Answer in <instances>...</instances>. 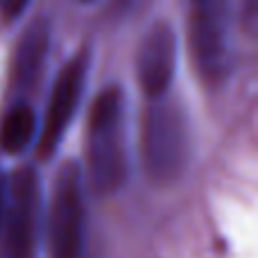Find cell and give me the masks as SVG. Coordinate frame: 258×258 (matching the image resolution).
<instances>
[{
  "mask_svg": "<svg viewBox=\"0 0 258 258\" xmlns=\"http://www.w3.org/2000/svg\"><path fill=\"white\" fill-rule=\"evenodd\" d=\"M82 3H91V0H82Z\"/></svg>",
  "mask_w": 258,
  "mask_h": 258,
  "instance_id": "7c38bea8",
  "label": "cell"
},
{
  "mask_svg": "<svg viewBox=\"0 0 258 258\" xmlns=\"http://www.w3.org/2000/svg\"><path fill=\"white\" fill-rule=\"evenodd\" d=\"M45 247L50 258H80L84 247L82 168L68 159L59 165L45 213Z\"/></svg>",
  "mask_w": 258,
  "mask_h": 258,
  "instance_id": "277c9868",
  "label": "cell"
},
{
  "mask_svg": "<svg viewBox=\"0 0 258 258\" xmlns=\"http://www.w3.org/2000/svg\"><path fill=\"white\" fill-rule=\"evenodd\" d=\"M36 113L30 102L18 100L5 111L0 120V150L9 156L21 154L36 138Z\"/></svg>",
  "mask_w": 258,
  "mask_h": 258,
  "instance_id": "9c48e42d",
  "label": "cell"
},
{
  "mask_svg": "<svg viewBox=\"0 0 258 258\" xmlns=\"http://www.w3.org/2000/svg\"><path fill=\"white\" fill-rule=\"evenodd\" d=\"M179 43L174 27L168 21L150 25L136 50V80L147 100L168 93L177 71Z\"/></svg>",
  "mask_w": 258,
  "mask_h": 258,
  "instance_id": "52a82bcc",
  "label": "cell"
},
{
  "mask_svg": "<svg viewBox=\"0 0 258 258\" xmlns=\"http://www.w3.org/2000/svg\"><path fill=\"white\" fill-rule=\"evenodd\" d=\"M5 188H7V181L0 174V220H3V211H5Z\"/></svg>",
  "mask_w": 258,
  "mask_h": 258,
  "instance_id": "8fae6325",
  "label": "cell"
},
{
  "mask_svg": "<svg viewBox=\"0 0 258 258\" xmlns=\"http://www.w3.org/2000/svg\"><path fill=\"white\" fill-rule=\"evenodd\" d=\"M188 45L200 80L220 86L233 68L231 16L227 0H190L188 5Z\"/></svg>",
  "mask_w": 258,
  "mask_h": 258,
  "instance_id": "3957f363",
  "label": "cell"
},
{
  "mask_svg": "<svg viewBox=\"0 0 258 258\" xmlns=\"http://www.w3.org/2000/svg\"><path fill=\"white\" fill-rule=\"evenodd\" d=\"M249 3H251V0H249Z\"/></svg>",
  "mask_w": 258,
  "mask_h": 258,
  "instance_id": "4fadbf2b",
  "label": "cell"
},
{
  "mask_svg": "<svg viewBox=\"0 0 258 258\" xmlns=\"http://www.w3.org/2000/svg\"><path fill=\"white\" fill-rule=\"evenodd\" d=\"M41 224L39 177L32 168H18L5 188L3 240L9 258H32Z\"/></svg>",
  "mask_w": 258,
  "mask_h": 258,
  "instance_id": "5b68a950",
  "label": "cell"
},
{
  "mask_svg": "<svg viewBox=\"0 0 258 258\" xmlns=\"http://www.w3.org/2000/svg\"><path fill=\"white\" fill-rule=\"evenodd\" d=\"M89 63V50H80L63 63L61 71L54 77L52 89H50L48 95V104H45L43 122H41L39 143H36V152H39L41 159H50L54 154L66 129L71 127L73 116H75L80 100L84 95Z\"/></svg>",
  "mask_w": 258,
  "mask_h": 258,
  "instance_id": "8992f818",
  "label": "cell"
},
{
  "mask_svg": "<svg viewBox=\"0 0 258 258\" xmlns=\"http://www.w3.org/2000/svg\"><path fill=\"white\" fill-rule=\"evenodd\" d=\"M192 156L190 125L183 107L165 95L150 100L141 118V161L156 183L183 177Z\"/></svg>",
  "mask_w": 258,
  "mask_h": 258,
  "instance_id": "7a4b0ae2",
  "label": "cell"
},
{
  "mask_svg": "<svg viewBox=\"0 0 258 258\" xmlns=\"http://www.w3.org/2000/svg\"><path fill=\"white\" fill-rule=\"evenodd\" d=\"M50 52V25L45 18H36L25 27L18 39L12 59V86L16 91H32L43 77Z\"/></svg>",
  "mask_w": 258,
  "mask_h": 258,
  "instance_id": "ba28073f",
  "label": "cell"
},
{
  "mask_svg": "<svg viewBox=\"0 0 258 258\" xmlns=\"http://www.w3.org/2000/svg\"><path fill=\"white\" fill-rule=\"evenodd\" d=\"M27 5H30V0H0V16L5 21H16L27 9Z\"/></svg>",
  "mask_w": 258,
  "mask_h": 258,
  "instance_id": "30bf717a",
  "label": "cell"
},
{
  "mask_svg": "<svg viewBox=\"0 0 258 258\" xmlns=\"http://www.w3.org/2000/svg\"><path fill=\"white\" fill-rule=\"evenodd\" d=\"M127 122L125 93L107 86L95 95L86 125V174L98 195H113L127 179Z\"/></svg>",
  "mask_w": 258,
  "mask_h": 258,
  "instance_id": "6da1fadb",
  "label": "cell"
}]
</instances>
